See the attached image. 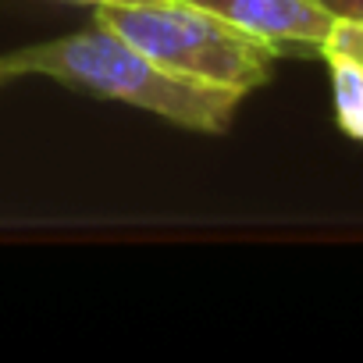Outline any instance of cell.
Segmentation results:
<instances>
[{"mask_svg":"<svg viewBox=\"0 0 363 363\" xmlns=\"http://www.w3.org/2000/svg\"><path fill=\"white\" fill-rule=\"evenodd\" d=\"M75 4H93V8H107V4H139V0H75Z\"/></svg>","mask_w":363,"mask_h":363,"instance_id":"7","label":"cell"},{"mask_svg":"<svg viewBox=\"0 0 363 363\" xmlns=\"http://www.w3.org/2000/svg\"><path fill=\"white\" fill-rule=\"evenodd\" d=\"M281 54H324L335 18L317 0H189Z\"/></svg>","mask_w":363,"mask_h":363,"instance_id":"3","label":"cell"},{"mask_svg":"<svg viewBox=\"0 0 363 363\" xmlns=\"http://www.w3.org/2000/svg\"><path fill=\"white\" fill-rule=\"evenodd\" d=\"M335 22H363V0H317Z\"/></svg>","mask_w":363,"mask_h":363,"instance_id":"6","label":"cell"},{"mask_svg":"<svg viewBox=\"0 0 363 363\" xmlns=\"http://www.w3.org/2000/svg\"><path fill=\"white\" fill-rule=\"evenodd\" d=\"M93 18L125 36L160 68L207 82L218 89H232L250 96L267 86L274 72V50L225 22L221 15L189 4V0H139V4H107L93 8Z\"/></svg>","mask_w":363,"mask_h":363,"instance_id":"2","label":"cell"},{"mask_svg":"<svg viewBox=\"0 0 363 363\" xmlns=\"http://www.w3.org/2000/svg\"><path fill=\"white\" fill-rule=\"evenodd\" d=\"M22 79H50L57 86L128 104L135 111L157 114L178 128H193L203 135L228 132L239 104L246 100L232 89L193 82L160 68L139 47H132L125 36H118L96 18L79 33L4 50L0 54V89Z\"/></svg>","mask_w":363,"mask_h":363,"instance_id":"1","label":"cell"},{"mask_svg":"<svg viewBox=\"0 0 363 363\" xmlns=\"http://www.w3.org/2000/svg\"><path fill=\"white\" fill-rule=\"evenodd\" d=\"M331 75V104H335V121L342 135L363 143V61L342 54V50H324Z\"/></svg>","mask_w":363,"mask_h":363,"instance_id":"4","label":"cell"},{"mask_svg":"<svg viewBox=\"0 0 363 363\" xmlns=\"http://www.w3.org/2000/svg\"><path fill=\"white\" fill-rule=\"evenodd\" d=\"M324 50H342V54L363 61V22H335Z\"/></svg>","mask_w":363,"mask_h":363,"instance_id":"5","label":"cell"}]
</instances>
